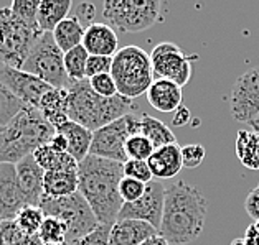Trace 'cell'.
Returning a JSON list of instances; mask_svg holds the SVG:
<instances>
[{"mask_svg":"<svg viewBox=\"0 0 259 245\" xmlns=\"http://www.w3.org/2000/svg\"><path fill=\"white\" fill-rule=\"evenodd\" d=\"M27 237L15 221L0 222V245H17Z\"/></svg>","mask_w":259,"mask_h":245,"instance_id":"39","label":"cell"},{"mask_svg":"<svg viewBox=\"0 0 259 245\" xmlns=\"http://www.w3.org/2000/svg\"><path fill=\"white\" fill-rule=\"evenodd\" d=\"M154 145L150 143L147 137H144L142 134H137L134 137H131L127 143H125V155L129 160H142L147 161L154 153Z\"/></svg>","mask_w":259,"mask_h":245,"instance_id":"33","label":"cell"},{"mask_svg":"<svg viewBox=\"0 0 259 245\" xmlns=\"http://www.w3.org/2000/svg\"><path fill=\"white\" fill-rule=\"evenodd\" d=\"M83 46L93 56H109L114 58L119 51L117 33L107 23H91L86 27Z\"/></svg>","mask_w":259,"mask_h":245,"instance_id":"17","label":"cell"},{"mask_svg":"<svg viewBox=\"0 0 259 245\" xmlns=\"http://www.w3.org/2000/svg\"><path fill=\"white\" fill-rule=\"evenodd\" d=\"M50 147H52L53 150H56V152H60V153H68V142L61 134H55L52 142H50Z\"/></svg>","mask_w":259,"mask_h":245,"instance_id":"46","label":"cell"},{"mask_svg":"<svg viewBox=\"0 0 259 245\" xmlns=\"http://www.w3.org/2000/svg\"><path fill=\"white\" fill-rule=\"evenodd\" d=\"M124 178L122 163L88 155L78 163V191L83 194L101 225H112L122 207L119 183Z\"/></svg>","mask_w":259,"mask_h":245,"instance_id":"1","label":"cell"},{"mask_svg":"<svg viewBox=\"0 0 259 245\" xmlns=\"http://www.w3.org/2000/svg\"><path fill=\"white\" fill-rule=\"evenodd\" d=\"M150 171L159 179L175 178L182 171V147L179 143H170L160 148H155L152 156L147 160Z\"/></svg>","mask_w":259,"mask_h":245,"instance_id":"19","label":"cell"},{"mask_svg":"<svg viewBox=\"0 0 259 245\" xmlns=\"http://www.w3.org/2000/svg\"><path fill=\"white\" fill-rule=\"evenodd\" d=\"M231 114L236 122L248 125L259 115V66L236 79L231 91Z\"/></svg>","mask_w":259,"mask_h":245,"instance_id":"12","label":"cell"},{"mask_svg":"<svg viewBox=\"0 0 259 245\" xmlns=\"http://www.w3.org/2000/svg\"><path fill=\"white\" fill-rule=\"evenodd\" d=\"M124 176L141 181L144 185H149L154 181V174L150 171V166L147 161L142 160H127L124 163Z\"/></svg>","mask_w":259,"mask_h":245,"instance_id":"35","label":"cell"},{"mask_svg":"<svg viewBox=\"0 0 259 245\" xmlns=\"http://www.w3.org/2000/svg\"><path fill=\"white\" fill-rule=\"evenodd\" d=\"M25 107L22 100H18L14 94H12L4 83L0 81V129L9 125L18 112Z\"/></svg>","mask_w":259,"mask_h":245,"instance_id":"32","label":"cell"},{"mask_svg":"<svg viewBox=\"0 0 259 245\" xmlns=\"http://www.w3.org/2000/svg\"><path fill=\"white\" fill-rule=\"evenodd\" d=\"M230 245H246V242L243 237H236V238H233Z\"/></svg>","mask_w":259,"mask_h":245,"instance_id":"50","label":"cell"},{"mask_svg":"<svg viewBox=\"0 0 259 245\" xmlns=\"http://www.w3.org/2000/svg\"><path fill=\"white\" fill-rule=\"evenodd\" d=\"M163 201H165V188L159 181H150L145 186V193L141 199H137L136 203L122 204L117 214V221H124V219L144 221L159 230L163 214Z\"/></svg>","mask_w":259,"mask_h":245,"instance_id":"13","label":"cell"},{"mask_svg":"<svg viewBox=\"0 0 259 245\" xmlns=\"http://www.w3.org/2000/svg\"><path fill=\"white\" fill-rule=\"evenodd\" d=\"M109 232L111 225H99L90 235L79 238L78 242H73L69 245H109Z\"/></svg>","mask_w":259,"mask_h":245,"instance_id":"41","label":"cell"},{"mask_svg":"<svg viewBox=\"0 0 259 245\" xmlns=\"http://www.w3.org/2000/svg\"><path fill=\"white\" fill-rule=\"evenodd\" d=\"M190 118H192V114H190V110H188L185 105H182V107H179L175 110V114H174V125L175 127H183L185 124L190 122Z\"/></svg>","mask_w":259,"mask_h":245,"instance_id":"44","label":"cell"},{"mask_svg":"<svg viewBox=\"0 0 259 245\" xmlns=\"http://www.w3.org/2000/svg\"><path fill=\"white\" fill-rule=\"evenodd\" d=\"M43 118L55 127V130L69 120V91L68 89H55L52 87L45 96L41 97L38 107Z\"/></svg>","mask_w":259,"mask_h":245,"instance_id":"21","label":"cell"},{"mask_svg":"<svg viewBox=\"0 0 259 245\" xmlns=\"http://www.w3.org/2000/svg\"><path fill=\"white\" fill-rule=\"evenodd\" d=\"M206 199L198 188L174 181L165 190L159 234L168 243L185 245L197 238L205 227Z\"/></svg>","mask_w":259,"mask_h":245,"instance_id":"2","label":"cell"},{"mask_svg":"<svg viewBox=\"0 0 259 245\" xmlns=\"http://www.w3.org/2000/svg\"><path fill=\"white\" fill-rule=\"evenodd\" d=\"M162 4L155 0H106L103 17L112 30L137 33L160 20Z\"/></svg>","mask_w":259,"mask_h":245,"instance_id":"8","label":"cell"},{"mask_svg":"<svg viewBox=\"0 0 259 245\" xmlns=\"http://www.w3.org/2000/svg\"><path fill=\"white\" fill-rule=\"evenodd\" d=\"M41 35L38 27L22 22L10 7L0 9V66L22 69Z\"/></svg>","mask_w":259,"mask_h":245,"instance_id":"6","label":"cell"},{"mask_svg":"<svg viewBox=\"0 0 259 245\" xmlns=\"http://www.w3.org/2000/svg\"><path fill=\"white\" fill-rule=\"evenodd\" d=\"M112 68V58L109 56H93L90 54L86 63V79H91L99 74H107L111 73Z\"/></svg>","mask_w":259,"mask_h":245,"instance_id":"40","label":"cell"},{"mask_svg":"<svg viewBox=\"0 0 259 245\" xmlns=\"http://www.w3.org/2000/svg\"><path fill=\"white\" fill-rule=\"evenodd\" d=\"M76 12H78V14L73 15V17H76L79 22L84 20L88 23V27H90V25L93 23L94 15H96V9H94V5L93 4H88V2L79 4L78 7H76ZM81 23H83V22H81Z\"/></svg>","mask_w":259,"mask_h":245,"instance_id":"43","label":"cell"},{"mask_svg":"<svg viewBox=\"0 0 259 245\" xmlns=\"http://www.w3.org/2000/svg\"><path fill=\"white\" fill-rule=\"evenodd\" d=\"M84 31L86 27L76 17H68L53 30V38L61 51L68 53L69 49L83 45Z\"/></svg>","mask_w":259,"mask_h":245,"instance_id":"25","label":"cell"},{"mask_svg":"<svg viewBox=\"0 0 259 245\" xmlns=\"http://www.w3.org/2000/svg\"><path fill=\"white\" fill-rule=\"evenodd\" d=\"M159 234V230L144 221L124 219L111 225L109 245H141L150 237Z\"/></svg>","mask_w":259,"mask_h":245,"instance_id":"18","label":"cell"},{"mask_svg":"<svg viewBox=\"0 0 259 245\" xmlns=\"http://www.w3.org/2000/svg\"><path fill=\"white\" fill-rule=\"evenodd\" d=\"M17 245H43V243L38 238V235H27L20 243H17Z\"/></svg>","mask_w":259,"mask_h":245,"instance_id":"48","label":"cell"},{"mask_svg":"<svg viewBox=\"0 0 259 245\" xmlns=\"http://www.w3.org/2000/svg\"><path fill=\"white\" fill-rule=\"evenodd\" d=\"M36 235H38L43 245H65L68 237V227L60 219L45 216V221H43Z\"/></svg>","mask_w":259,"mask_h":245,"instance_id":"30","label":"cell"},{"mask_svg":"<svg viewBox=\"0 0 259 245\" xmlns=\"http://www.w3.org/2000/svg\"><path fill=\"white\" fill-rule=\"evenodd\" d=\"M244 242L246 245H259V227L256 222H252L244 232Z\"/></svg>","mask_w":259,"mask_h":245,"instance_id":"45","label":"cell"},{"mask_svg":"<svg viewBox=\"0 0 259 245\" xmlns=\"http://www.w3.org/2000/svg\"><path fill=\"white\" fill-rule=\"evenodd\" d=\"M22 71L40 78L55 89H69L71 81L65 71V53L55 43L53 33H43L30 51Z\"/></svg>","mask_w":259,"mask_h":245,"instance_id":"9","label":"cell"},{"mask_svg":"<svg viewBox=\"0 0 259 245\" xmlns=\"http://www.w3.org/2000/svg\"><path fill=\"white\" fill-rule=\"evenodd\" d=\"M91 89L101 97H116L117 94V86L114 78L111 76V73L107 74H99V76H94L91 79H88Z\"/></svg>","mask_w":259,"mask_h":245,"instance_id":"37","label":"cell"},{"mask_svg":"<svg viewBox=\"0 0 259 245\" xmlns=\"http://www.w3.org/2000/svg\"><path fill=\"white\" fill-rule=\"evenodd\" d=\"M38 7H40V2H36V0H14L10 5V9L15 14V17H18L22 22L30 25V27H38V20H36Z\"/></svg>","mask_w":259,"mask_h":245,"instance_id":"34","label":"cell"},{"mask_svg":"<svg viewBox=\"0 0 259 245\" xmlns=\"http://www.w3.org/2000/svg\"><path fill=\"white\" fill-rule=\"evenodd\" d=\"M236 155L241 165L248 169H259V134L252 130H241L236 137Z\"/></svg>","mask_w":259,"mask_h":245,"instance_id":"27","label":"cell"},{"mask_svg":"<svg viewBox=\"0 0 259 245\" xmlns=\"http://www.w3.org/2000/svg\"><path fill=\"white\" fill-rule=\"evenodd\" d=\"M78 193V169L71 171H47L43 178V196L68 198Z\"/></svg>","mask_w":259,"mask_h":245,"instance_id":"23","label":"cell"},{"mask_svg":"<svg viewBox=\"0 0 259 245\" xmlns=\"http://www.w3.org/2000/svg\"><path fill=\"white\" fill-rule=\"evenodd\" d=\"M198 59V54H187L182 51L175 43L163 41L159 43L150 51V63H152L154 78L168 79L177 86H187L192 78L193 61Z\"/></svg>","mask_w":259,"mask_h":245,"instance_id":"11","label":"cell"},{"mask_svg":"<svg viewBox=\"0 0 259 245\" xmlns=\"http://www.w3.org/2000/svg\"><path fill=\"white\" fill-rule=\"evenodd\" d=\"M145 96H147L149 104L159 112L168 114L182 107V87L168 79H154Z\"/></svg>","mask_w":259,"mask_h":245,"instance_id":"20","label":"cell"},{"mask_svg":"<svg viewBox=\"0 0 259 245\" xmlns=\"http://www.w3.org/2000/svg\"><path fill=\"white\" fill-rule=\"evenodd\" d=\"M0 81L18 100H22L23 105L35 109L38 107L41 97L52 89V86L43 83L40 78L7 66H0Z\"/></svg>","mask_w":259,"mask_h":245,"instance_id":"14","label":"cell"},{"mask_svg":"<svg viewBox=\"0 0 259 245\" xmlns=\"http://www.w3.org/2000/svg\"><path fill=\"white\" fill-rule=\"evenodd\" d=\"M249 127L252 129V132H257V134H259V115L254 118V120H252L251 124H249Z\"/></svg>","mask_w":259,"mask_h":245,"instance_id":"49","label":"cell"},{"mask_svg":"<svg viewBox=\"0 0 259 245\" xmlns=\"http://www.w3.org/2000/svg\"><path fill=\"white\" fill-rule=\"evenodd\" d=\"M145 186L147 185L141 183V181L124 176L121 183H119V196H121L122 203H136L137 199H141L145 193Z\"/></svg>","mask_w":259,"mask_h":245,"instance_id":"36","label":"cell"},{"mask_svg":"<svg viewBox=\"0 0 259 245\" xmlns=\"http://www.w3.org/2000/svg\"><path fill=\"white\" fill-rule=\"evenodd\" d=\"M244 207H246L248 216L252 219V221L259 222V188H254V190L248 194Z\"/></svg>","mask_w":259,"mask_h":245,"instance_id":"42","label":"cell"},{"mask_svg":"<svg viewBox=\"0 0 259 245\" xmlns=\"http://www.w3.org/2000/svg\"><path fill=\"white\" fill-rule=\"evenodd\" d=\"M15 169H17L18 183H20L22 191L25 194V198H27L28 206H38L43 198V178H45V171L35 161L33 155L18 161L15 165Z\"/></svg>","mask_w":259,"mask_h":245,"instance_id":"16","label":"cell"},{"mask_svg":"<svg viewBox=\"0 0 259 245\" xmlns=\"http://www.w3.org/2000/svg\"><path fill=\"white\" fill-rule=\"evenodd\" d=\"M257 188H259V185H257Z\"/></svg>","mask_w":259,"mask_h":245,"instance_id":"52","label":"cell"},{"mask_svg":"<svg viewBox=\"0 0 259 245\" xmlns=\"http://www.w3.org/2000/svg\"><path fill=\"white\" fill-rule=\"evenodd\" d=\"M35 161L38 163L43 171H71L78 169V161L69 153H60L50 147V143L40 147L33 153Z\"/></svg>","mask_w":259,"mask_h":245,"instance_id":"26","label":"cell"},{"mask_svg":"<svg viewBox=\"0 0 259 245\" xmlns=\"http://www.w3.org/2000/svg\"><path fill=\"white\" fill-rule=\"evenodd\" d=\"M256 224H257V227H259V222H256Z\"/></svg>","mask_w":259,"mask_h":245,"instance_id":"51","label":"cell"},{"mask_svg":"<svg viewBox=\"0 0 259 245\" xmlns=\"http://www.w3.org/2000/svg\"><path fill=\"white\" fill-rule=\"evenodd\" d=\"M141 134L147 137L154 148H160L163 145H170V143H177L174 132L170 130L165 124L159 118H155L149 114L141 115Z\"/></svg>","mask_w":259,"mask_h":245,"instance_id":"28","label":"cell"},{"mask_svg":"<svg viewBox=\"0 0 259 245\" xmlns=\"http://www.w3.org/2000/svg\"><path fill=\"white\" fill-rule=\"evenodd\" d=\"M45 221V214L38 206H25L15 217V222L25 235H36Z\"/></svg>","mask_w":259,"mask_h":245,"instance_id":"31","label":"cell"},{"mask_svg":"<svg viewBox=\"0 0 259 245\" xmlns=\"http://www.w3.org/2000/svg\"><path fill=\"white\" fill-rule=\"evenodd\" d=\"M141 245H170L165 238H163L160 234H157V235H154V237H150L149 240H145L144 243H141Z\"/></svg>","mask_w":259,"mask_h":245,"instance_id":"47","label":"cell"},{"mask_svg":"<svg viewBox=\"0 0 259 245\" xmlns=\"http://www.w3.org/2000/svg\"><path fill=\"white\" fill-rule=\"evenodd\" d=\"M25 206L28 203L18 183L15 165L0 163V221H15Z\"/></svg>","mask_w":259,"mask_h":245,"instance_id":"15","label":"cell"},{"mask_svg":"<svg viewBox=\"0 0 259 245\" xmlns=\"http://www.w3.org/2000/svg\"><path fill=\"white\" fill-rule=\"evenodd\" d=\"M56 134H61L68 142V153L78 163L90 155L93 143V132L84 129L83 125L68 120L56 129Z\"/></svg>","mask_w":259,"mask_h":245,"instance_id":"22","label":"cell"},{"mask_svg":"<svg viewBox=\"0 0 259 245\" xmlns=\"http://www.w3.org/2000/svg\"><path fill=\"white\" fill-rule=\"evenodd\" d=\"M90 58V53L86 51L84 46H76L65 53V71L68 79L73 83L86 79V63Z\"/></svg>","mask_w":259,"mask_h":245,"instance_id":"29","label":"cell"},{"mask_svg":"<svg viewBox=\"0 0 259 245\" xmlns=\"http://www.w3.org/2000/svg\"><path fill=\"white\" fill-rule=\"evenodd\" d=\"M38 207L43 211L45 216L56 217L61 222L66 224L68 237L65 245L78 242L79 238L90 235L91 232H94L101 225L90 204L86 203V199L79 191L68 198H58V199L43 196Z\"/></svg>","mask_w":259,"mask_h":245,"instance_id":"7","label":"cell"},{"mask_svg":"<svg viewBox=\"0 0 259 245\" xmlns=\"http://www.w3.org/2000/svg\"><path fill=\"white\" fill-rule=\"evenodd\" d=\"M68 91L69 120L83 125L90 132H96L106 127L107 124L134 112L132 99L122 96L101 97L91 89L88 79L79 81V83H73Z\"/></svg>","mask_w":259,"mask_h":245,"instance_id":"4","label":"cell"},{"mask_svg":"<svg viewBox=\"0 0 259 245\" xmlns=\"http://www.w3.org/2000/svg\"><path fill=\"white\" fill-rule=\"evenodd\" d=\"M0 222H2V221H0Z\"/></svg>","mask_w":259,"mask_h":245,"instance_id":"53","label":"cell"},{"mask_svg":"<svg viewBox=\"0 0 259 245\" xmlns=\"http://www.w3.org/2000/svg\"><path fill=\"white\" fill-rule=\"evenodd\" d=\"M137 134H141V115H136L132 112V114L124 115L107 124L106 127L93 132L90 155L124 165L129 160L125 155V143L131 137Z\"/></svg>","mask_w":259,"mask_h":245,"instance_id":"10","label":"cell"},{"mask_svg":"<svg viewBox=\"0 0 259 245\" xmlns=\"http://www.w3.org/2000/svg\"><path fill=\"white\" fill-rule=\"evenodd\" d=\"M111 76L116 81L119 96L127 99L142 96L154 83L150 54L134 45L121 48L112 58Z\"/></svg>","mask_w":259,"mask_h":245,"instance_id":"5","label":"cell"},{"mask_svg":"<svg viewBox=\"0 0 259 245\" xmlns=\"http://www.w3.org/2000/svg\"><path fill=\"white\" fill-rule=\"evenodd\" d=\"M205 147L200 143H190V145H183L182 147V163L183 168L193 169L198 168L205 160Z\"/></svg>","mask_w":259,"mask_h":245,"instance_id":"38","label":"cell"},{"mask_svg":"<svg viewBox=\"0 0 259 245\" xmlns=\"http://www.w3.org/2000/svg\"><path fill=\"white\" fill-rule=\"evenodd\" d=\"M55 134V127L43 118L38 109L25 105L9 125L0 129V163L17 165L52 142Z\"/></svg>","mask_w":259,"mask_h":245,"instance_id":"3","label":"cell"},{"mask_svg":"<svg viewBox=\"0 0 259 245\" xmlns=\"http://www.w3.org/2000/svg\"><path fill=\"white\" fill-rule=\"evenodd\" d=\"M73 9L71 0H41L38 7V27L43 33H53V30L68 18L69 10Z\"/></svg>","mask_w":259,"mask_h":245,"instance_id":"24","label":"cell"}]
</instances>
